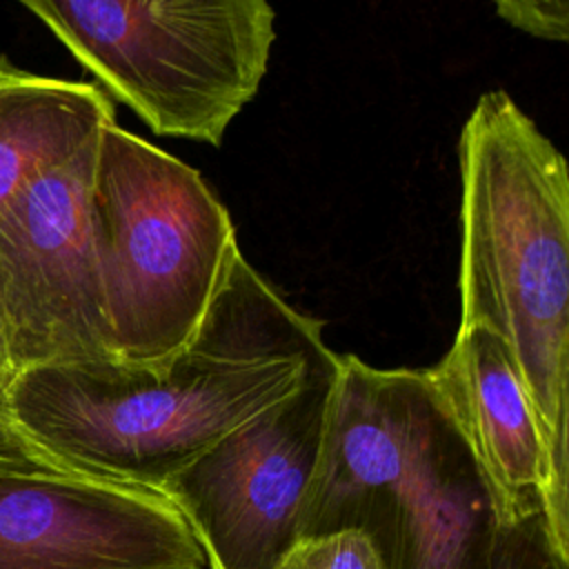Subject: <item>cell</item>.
<instances>
[{
	"mask_svg": "<svg viewBox=\"0 0 569 569\" xmlns=\"http://www.w3.org/2000/svg\"><path fill=\"white\" fill-rule=\"evenodd\" d=\"M338 362L322 325L233 247L176 353L149 365H36L16 373L4 407L71 473L162 491L193 458Z\"/></svg>",
	"mask_w": 569,
	"mask_h": 569,
	"instance_id": "1",
	"label": "cell"
},
{
	"mask_svg": "<svg viewBox=\"0 0 569 569\" xmlns=\"http://www.w3.org/2000/svg\"><path fill=\"white\" fill-rule=\"evenodd\" d=\"M458 325L507 347L542 451V516L569 556V176L505 91L482 93L458 140Z\"/></svg>",
	"mask_w": 569,
	"mask_h": 569,
	"instance_id": "2",
	"label": "cell"
},
{
	"mask_svg": "<svg viewBox=\"0 0 569 569\" xmlns=\"http://www.w3.org/2000/svg\"><path fill=\"white\" fill-rule=\"evenodd\" d=\"M493 522L485 480L425 369L340 356L298 538L353 527L385 569H482Z\"/></svg>",
	"mask_w": 569,
	"mask_h": 569,
	"instance_id": "3",
	"label": "cell"
},
{
	"mask_svg": "<svg viewBox=\"0 0 569 569\" xmlns=\"http://www.w3.org/2000/svg\"><path fill=\"white\" fill-rule=\"evenodd\" d=\"M91 222L113 362L169 358L238 247L224 204L193 167L113 120L96 142Z\"/></svg>",
	"mask_w": 569,
	"mask_h": 569,
	"instance_id": "4",
	"label": "cell"
},
{
	"mask_svg": "<svg viewBox=\"0 0 569 569\" xmlns=\"http://www.w3.org/2000/svg\"><path fill=\"white\" fill-rule=\"evenodd\" d=\"M151 131L220 144L276 40L269 0H18Z\"/></svg>",
	"mask_w": 569,
	"mask_h": 569,
	"instance_id": "5",
	"label": "cell"
},
{
	"mask_svg": "<svg viewBox=\"0 0 569 569\" xmlns=\"http://www.w3.org/2000/svg\"><path fill=\"white\" fill-rule=\"evenodd\" d=\"M96 142L0 211V331L16 373L51 362H113L91 222Z\"/></svg>",
	"mask_w": 569,
	"mask_h": 569,
	"instance_id": "6",
	"label": "cell"
},
{
	"mask_svg": "<svg viewBox=\"0 0 569 569\" xmlns=\"http://www.w3.org/2000/svg\"><path fill=\"white\" fill-rule=\"evenodd\" d=\"M336 371L318 373L164 482L162 493L193 529L207 569H278L298 538Z\"/></svg>",
	"mask_w": 569,
	"mask_h": 569,
	"instance_id": "7",
	"label": "cell"
},
{
	"mask_svg": "<svg viewBox=\"0 0 569 569\" xmlns=\"http://www.w3.org/2000/svg\"><path fill=\"white\" fill-rule=\"evenodd\" d=\"M0 569H207V556L162 491L0 471Z\"/></svg>",
	"mask_w": 569,
	"mask_h": 569,
	"instance_id": "8",
	"label": "cell"
},
{
	"mask_svg": "<svg viewBox=\"0 0 569 569\" xmlns=\"http://www.w3.org/2000/svg\"><path fill=\"white\" fill-rule=\"evenodd\" d=\"M425 373L485 480L496 522L542 511L540 440L505 342L480 325H458Z\"/></svg>",
	"mask_w": 569,
	"mask_h": 569,
	"instance_id": "9",
	"label": "cell"
},
{
	"mask_svg": "<svg viewBox=\"0 0 569 569\" xmlns=\"http://www.w3.org/2000/svg\"><path fill=\"white\" fill-rule=\"evenodd\" d=\"M113 120L98 84L38 76L0 56V211Z\"/></svg>",
	"mask_w": 569,
	"mask_h": 569,
	"instance_id": "10",
	"label": "cell"
},
{
	"mask_svg": "<svg viewBox=\"0 0 569 569\" xmlns=\"http://www.w3.org/2000/svg\"><path fill=\"white\" fill-rule=\"evenodd\" d=\"M482 569H569V556L553 545L542 511H531L493 522Z\"/></svg>",
	"mask_w": 569,
	"mask_h": 569,
	"instance_id": "11",
	"label": "cell"
},
{
	"mask_svg": "<svg viewBox=\"0 0 569 569\" xmlns=\"http://www.w3.org/2000/svg\"><path fill=\"white\" fill-rule=\"evenodd\" d=\"M278 569H385L376 542L362 529H336L300 536L282 556Z\"/></svg>",
	"mask_w": 569,
	"mask_h": 569,
	"instance_id": "12",
	"label": "cell"
},
{
	"mask_svg": "<svg viewBox=\"0 0 569 569\" xmlns=\"http://www.w3.org/2000/svg\"><path fill=\"white\" fill-rule=\"evenodd\" d=\"M498 16L518 31L549 40L569 38V0H491Z\"/></svg>",
	"mask_w": 569,
	"mask_h": 569,
	"instance_id": "13",
	"label": "cell"
},
{
	"mask_svg": "<svg viewBox=\"0 0 569 569\" xmlns=\"http://www.w3.org/2000/svg\"><path fill=\"white\" fill-rule=\"evenodd\" d=\"M0 471L76 476L56 458H51L13 422L4 407V400H0Z\"/></svg>",
	"mask_w": 569,
	"mask_h": 569,
	"instance_id": "14",
	"label": "cell"
},
{
	"mask_svg": "<svg viewBox=\"0 0 569 569\" xmlns=\"http://www.w3.org/2000/svg\"><path fill=\"white\" fill-rule=\"evenodd\" d=\"M13 378H16V369L11 365V358H9L2 331H0V400H4V393H7L9 385L13 382Z\"/></svg>",
	"mask_w": 569,
	"mask_h": 569,
	"instance_id": "15",
	"label": "cell"
}]
</instances>
